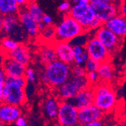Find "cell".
Wrapping results in <instances>:
<instances>
[{"instance_id": "1", "label": "cell", "mask_w": 126, "mask_h": 126, "mask_svg": "<svg viewBox=\"0 0 126 126\" xmlns=\"http://www.w3.org/2000/svg\"><path fill=\"white\" fill-rule=\"evenodd\" d=\"M94 92L93 104L104 114L111 112L116 107L118 97L112 84L98 82L92 86Z\"/></svg>"}, {"instance_id": "2", "label": "cell", "mask_w": 126, "mask_h": 126, "mask_svg": "<svg viewBox=\"0 0 126 126\" xmlns=\"http://www.w3.org/2000/svg\"><path fill=\"white\" fill-rule=\"evenodd\" d=\"M43 72L48 79V86L54 90L64 84L72 76L71 66L58 60L45 65Z\"/></svg>"}, {"instance_id": "3", "label": "cell", "mask_w": 126, "mask_h": 126, "mask_svg": "<svg viewBox=\"0 0 126 126\" xmlns=\"http://www.w3.org/2000/svg\"><path fill=\"white\" fill-rule=\"evenodd\" d=\"M54 42H70L76 37L86 33L84 28L69 15H64L59 24L57 26H54Z\"/></svg>"}, {"instance_id": "4", "label": "cell", "mask_w": 126, "mask_h": 126, "mask_svg": "<svg viewBox=\"0 0 126 126\" xmlns=\"http://www.w3.org/2000/svg\"><path fill=\"white\" fill-rule=\"evenodd\" d=\"M68 15L76 20L84 28L86 32L94 31L102 26L101 23L96 18L91 5L80 6L76 4L72 6Z\"/></svg>"}, {"instance_id": "5", "label": "cell", "mask_w": 126, "mask_h": 126, "mask_svg": "<svg viewBox=\"0 0 126 126\" xmlns=\"http://www.w3.org/2000/svg\"><path fill=\"white\" fill-rule=\"evenodd\" d=\"M2 102L21 107L27 102L25 88L18 85L11 78H8L3 86Z\"/></svg>"}, {"instance_id": "6", "label": "cell", "mask_w": 126, "mask_h": 126, "mask_svg": "<svg viewBox=\"0 0 126 126\" xmlns=\"http://www.w3.org/2000/svg\"><path fill=\"white\" fill-rule=\"evenodd\" d=\"M93 36L101 42L112 56L116 54L122 46L123 40L116 36L104 25L94 30Z\"/></svg>"}, {"instance_id": "7", "label": "cell", "mask_w": 126, "mask_h": 126, "mask_svg": "<svg viewBox=\"0 0 126 126\" xmlns=\"http://www.w3.org/2000/svg\"><path fill=\"white\" fill-rule=\"evenodd\" d=\"M89 59L94 60L100 63L110 61L112 55L101 42L94 36H90L84 45Z\"/></svg>"}, {"instance_id": "8", "label": "cell", "mask_w": 126, "mask_h": 126, "mask_svg": "<svg viewBox=\"0 0 126 126\" xmlns=\"http://www.w3.org/2000/svg\"><path fill=\"white\" fill-rule=\"evenodd\" d=\"M56 120L61 126H79L78 109L71 101L60 102Z\"/></svg>"}, {"instance_id": "9", "label": "cell", "mask_w": 126, "mask_h": 126, "mask_svg": "<svg viewBox=\"0 0 126 126\" xmlns=\"http://www.w3.org/2000/svg\"><path fill=\"white\" fill-rule=\"evenodd\" d=\"M122 3H118L117 0H115L112 3L90 5L94 10L96 18L104 25L109 20L119 15V6Z\"/></svg>"}, {"instance_id": "10", "label": "cell", "mask_w": 126, "mask_h": 126, "mask_svg": "<svg viewBox=\"0 0 126 126\" xmlns=\"http://www.w3.org/2000/svg\"><path fill=\"white\" fill-rule=\"evenodd\" d=\"M20 24L24 28L26 32L30 37H36L39 36L38 23L34 19L31 15L28 12L27 8H20V11L17 14Z\"/></svg>"}, {"instance_id": "11", "label": "cell", "mask_w": 126, "mask_h": 126, "mask_svg": "<svg viewBox=\"0 0 126 126\" xmlns=\"http://www.w3.org/2000/svg\"><path fill=\"white\" fill-rule=\"evenodd\" d=\"M54 48L56 54V59L70 66L73 65L74 56L72 45L68 42H54Z\"/></svg>"}, {"instance_id": "12", "label": "cell", "mask_w": 126, "mask_h": 126, "mask_svg": "<svg viewBox=\"0 0 126 126\" xmlns=\"http://www.w3.org/2000/svg\"><path fill=\"white\" fill-rule=\"evenodd\" d=\"M22 116V109L20 107L1 103L0 104V120L3 125H10Z\"/></svg>"}, {"instance_id": "13", "label": "cell", "mask_w": 126, "mask_h": 126, "mask_svg": "<svg viewBox=\"0 0 126 126\" xmlns=\"http://www.w3.org/2000/svg\"><path fill=\"white\" fill-rule=\"evenodd\" d=\"M104 116V113L94 104L78 110V120L79 125L94 121L101 120Z\"/></svg>"}, {"instance_id": "14", "label": "cell", "mask_w": 126, "mask_h": 126, "mask_svg": "<svg viewBox=\"0 0 126 126\" xmlns=\"http://www.w3.org/2000/svg\"><path fill=\"white\" fill-rule=\"evenodd\" d=\"M104 26L121 39H125L126 36V20L121 15L113 17L106 22Z\"/></svg>"}, {"instance_id": "15", "label": "cell", "mask_w": 126, "mask_h": 126, "mask_svg": "<svg viewBox=\"0 0 126 126\" xmlns=\"http://www.w3.org/2000/svg\"><path fill=\"white\" fill-rule=\"evenodd\" d=\"M6 58H9L23 65L28 66L32 61V55L29 48L24 44H20L13 51L6 53Z\"/></svg>"}, {"instance_id": "16", "label": "cell", "mask_w": 126, "mask_h": 126, "mask_svg": "<svg viewBox=\"0 0 126 126\" xmlns=\"http://www.w3.org/2000/svg\"><path fill=\"white\" fill-rule=\"evenodd\" d=\"M2 67L5 70L8 78H17L24 76L27 66L9 58H5Z\"/></svg>"}, {"instance_id": "17", "label": "cell", "mask_w": 126, "mask_h": 126, "mask_svg": "<svg viewBox=\"0 0 126 126\" xmlns=\"http://www.w3.org/2000/svg\"><path fill=\"white\" fill-rule=\"evenodd\" d=\"M54 96L58 98L60 102L71 101L74 98L76 94L79 92V91L70 80V79L58 88L54 89Z\"/></svg>"}, {"instance_id": "18", "label": "cell", "mask_w": 126, "mask_h": 126, "mask_svg": "<svg viewBox=\"0 0 126 126\" xmlns=\"http://www.w3.org/2000/svg\"><path fill=\"white\" fill-rule=\"evenodd\" d=\"M94 92L92 86L89 88L80 91L71 100L72 104L78 109H82L93 104Z\"/></svg>"}, {"instance_id": "19", "label": "cell", "mask_w": 126, "mask_h": 126, "mask_svg": "<svg viewBox=\"0 0 126 126\" xmlns=\"http://www.w3.org/2000/svg\"><path fill=\"white\" fill-rule=\"evenodd\" d=\"M20 24L17 15H6L3 17L2 23V34H5L7 36L11 37V35H17L21 28Z\"/></svg>"}, {"instance_id": "20", "label": "cell", "mask_w": 126, "mask_h": 126, "mask_svg": "<svg viewBox=\"0 0 126 126\" xmlns=\"http://www.w3.org/2000/svg\"><path fill=\"white\" fill-rule=\"evenodd\" d=\"M97 73L100 82L112 84L116 78L115 69L110 61L100 63Z\"/></svg>"}, {"instance_id": "21", "label": "cell", "mask_w": 126, "mask_h": 126, "mask_svg": "<svg viewBox=\"0 0 126 126\" xmlns=\"http://www.w3.org/2000/svg\"><path fill=\"white\" fill-rule=\"evenodd\" d=\"M60 101L55 96H49L43 101L42 110L44 115L48 119H56L58 115Z\"/></svg>"}, {"instance_id": "22", "label": "cell", "mask_w": 126, "mask_h": 126, "mask_svg": "<svg viewBox=\"0 0 126 126\" xmlns=\"http://www.w3.org/2000/svg\"><path fill=\"white\" fill-rule=\"evenodd\" d=\"M38 60L44 66L57 60L53 43L44 44L38 51Z\"/></svg>"}, {"instance_id": "23", "label": "cell", "mask_w": 126, "mask_h": 126, "mask_svg": "<svg viewBox=\"0 0 126 126\" xmlns=\"http://www.w3.org/2000/svg\"><path fill=\"white\" fill-rule=\"evenodd\" d=\"M20 7L15 0H0V13L3 16L17 15Z\"/></svg>"}, {"instance_id": "24", "label": "cell", "mask_w": 126, "mask_h": 126, "mask_svg": "<svg viewBox=\"0 0 126 126\" xmlns=\"http://www.w3.org/2000/svg\"><path fill=\"white\" fill-rule=\"evenodd\" d=\"M25 8L28 11V12L31 15V16L36 20L37 23L42 22V19L45 14L44 13L43 10L40 8V6L35 1L29 0Z\"/></svg>"}, {"instance_id": "25", "label": "cell", "mask_w": 126, "mask_h": 126, "mask_svg": "<svg viewBox=\"0 0 126 126\" xmlns=\"http://www.w3.org/2000/svg\"><path fill=\"white\" fill-rule=\"evenodd\" d=\"M20 43L18 42L8 36H5L0 40V45L5 54L13 51L18 47Z\"/></svg>"}, {"instance_id": "26", "label": "cell", "mask_w": 126, "mask_h": 126, "mask_svg": "<svg viewBox=\"0 0 126 126\" xmlns=\"http://www.w3.org/2000/svg\"><path fill=\"white\" fill-rule=\"evenodd\" d=\"M39 36L44 42H45V43H54L55 36L54 26H46L44 30L39 32Z\"/></svg>"}, {"instance_id": "27", "label": "cell", "mask_w": 126, "mask_h": 126, "mask_svg": "<svg viewBox=\"0 0 126 126\" xmlns=\"http://www.w3.org/2000/svg\"><path fill=\"white\" fill-rule=\"evenodd\" d=\"M70 80L76 87L79 91H82L91 87L86 76H71Z\"/></svg>"}, {"instance_id": "28", "label": "cell", "mask_w": 126, "mask_h": 126, "mask_svg": "<svg viewBox=\"0 0 126 126\" xmlns=\"http://www.w3.org/2000/svg\"><path fill=\"white\" fill-rule=\"evenodd\" d=\"M24 76L26 79L27 83H35L37 80V73L32 66H27Z\"/></svg>"}, {"instance_id": "29", "label": "cell", "mask_w": 126, "mask_h": 126, "mask_svg": "<svg viewBox=\"0 0 126 126\" xmlns=\"http://www.w3.org/2000/svg\"><path fill=\"white\" fill-rule=\"evenodd\" d=\"M100 63L94 61V60H91V59H88L84 64L85 69L87 73L88 72H97L99 66H100Z\"/></svg>"}, {"instance_id": "30", "label": "cell", "mask_w": 126, "mask_h": 126, "mask_svg": "<svg viewBox=\"0 0 126 126\" xmlns=\"http://www.w3.org/2000/svg\"><path fill=\"white\" fill-rule=\"evenodd\" d=\"M86 70L84 66L72 65L71 66V75L72 76H86Z\"/></svg>"}, {"instance_id": "31", "label": "cell", "mask_w": 126, "mask_h": 126, "mask_svg": "<svg viewBox=\"0 0 126 126\" xmlns=\"http://www.w3.org/2000/svg\"><path fill=\"white\" fill-rule=\"evenodd\" d=\"M86 78L88 79L89 83L91 86H94L97 85L98 82H100L99 77L97 72H88L86 73Z\"/></svg>"}, {"instance_id": "32", "label": "cell", "mask_w": 126, "mask_h": 126, "mask_svg": "<svg viewBox=\"0 0 126 126\" xmlns=\"http://www.w3.org/2000/svg\"><path fill=\"white\" fill-rule=\"evenodd\" d=\"M71 8H72V5L69 0H64V1H63L58 6L59 11L62 13H64L65 15L69 14Z\"/></svg>"}, {"instance_id": "33", "label": "cell", "mask_w": 126, "mask_h": 126, "mask_svg": "<svg viewBox=\"0 0 126 126\" xmlns=\"http://www.w3.org/2000/svg\"><path fill=\"white\" fill-rule=\"evenodd\" d=\"M13 79L14 81L20 87L26 88L27 85V82L26 79L24 78V76H20V77H17V78H11Z\"/></svg>"}, {"instance_id": "34", "label": "cell", "mask_w": 126, "mask_h": 126, "mask_svg": "<svg viewBox=\"0 0 126 126\" xmlns=\"http://www.w3.org/2000/svg\"><path fill=\"white\" fill-rule=\"evenodd\" d=\"M42 23L45 26H51L53 25V19L50 15H45L42 19Z\"/></svg>"}, {"instance_id": "35", "label": "cell", "mask_w": 126, "mask_h": 126, "mask_svg": "<svg viewBox=\"0 0 126 126\" xmlns=\"http://www.w3.org/2000/svg\"><path fill=\"white\" fill-rule=\"evenodd\" d=\"M16 126H28V122L24 116H20L15 122Z\"/></svg>"}, {"instance_id": "36", "label": "cell", "mask_w": 126, "mask_h": 126, "mask_svg": "<svg viewBox=\"0 0 126 126\" xmlns=\"http://www.w3.org/2000/svg\"><path fill=\"white\" fill-rule=\"evenodd\" d=\"M79 126H106L103 119L101 120H97V121H94L91 122L85 123L83 125H80Z\"/></svg>"}, {"instance_id": "37", "label": "cell", "mask_w": 126, "mask_h": 126, "mask_svg": "<svg viewBox=\"0 0 126 126\" xmlns=\"http://www.w3.org/2000/svg\"><path fill=\"white\" fill-rule=\"evenodd\" d=\"M115 0H89L90 4H108L112 3Z\"/></svg>"}, {"instance_id": "38", "label": "cell", "mask_w": 126, "mask_h": 126, "mask_svg": "<svg viewBox=\"0 0 126 126\" xmlns=\"http://www.w3.org/2000/svg\"><path fill=\"white\" fill-rule=\"evenodd\" d=\"M7 79L8 77L5 70H3V68L2 66H0V83L4 84L7 80Z\"/></svg>"}, {"instance_id": "39", "label": "cell", "mask_w": 126, "mask_h": 126, "mask_svg": "<svg viewBox=\"0 0 126 126\" xmlns=\"http://www.w3.org/2000/svg\"><path fill=\"white\" fill-rule=\"evenodd\" d=\"M39 78L40 82H41L43 85H48V79H47L46 76H45V74L44 73V72H42V73H39Z\"/></svg>"}, {"instance_id": "40", "label": "cell", "mask_w": 126, "mask_h": 126, "mask_svg": "<svg viewBox=\"0 0 126 126\" xmlns=\"http://www.w3.org/2000/svg\"><path fill=\"white\" fill-rule=\"evenodd\" d=\"M119 15L126 18V5L125 2H122L119 6Z\"/></svg>"}, {"instance_id": "41", "label": "cell", "mask_w": 126, "mask_h": 126, "mask_svg": "<svg viewBox=\"0 0 126 126\" xmlns=\"http://www.w3.org/2000/svg\"><path fill=\"white\" fill-rule=\"evenodd\" d=\"M15 1L20 8H24V6L27 5V4L28 3L29 0H15Z\"/></svg>"}, {"instance_id": "42", "label": "cell", "mask_w": 126, "mask_h": 126, "mask_svg": "<svg viewBox=\"0 0 126 126\" xmlns=\"http://www.w3.org/2000/svg\"><path fill=\"white\" fill-rule=\"evenodd\" d=\"M76 5H80V6H86V5H90V2H89V0H79Z\"/></svg>"}, {"instance_id": "43", "label": "cell", "mask_w": 126, "mask_h": 126, "mask_svg": "<svg viewBox=\"0 0 126 126\" xmlns=\"http://www.w3.org/2000/svg\"><path fill=\"white\" fill-rule=\"evenodd\" d=\"M4 16L0 13V36L2 34V23H3Z\"/></svg>"}, {"instance_id": "44", "label": "cell", "mask_w": 126, "mask_h": 126, "mask_svg": "<svg viewBox=\"0 0 126 126\" xmlns=\"http://www.w3.org/2000/svg\"><path fill=\"white\" fill-rule=\"evenodd\" d=\"M3 86H4V84H2V83H0V104H1V103H2Z\"/></svg>"}, {"instance_id": "45", "label": "cell", "mask_w": 126, "mask_h": 126, "mask_svg": "<svg viewBox=\"0 0 126 126\" xmlns=\"http://www.w3.org/2000/svg\"><path fill=\"white\" fill-rule=\"evenodd\" d=\"M45 27H46V26H45V24H43L42 22L38 23V30H39V32L40 31H42V30H44Z\"/></svg>"}, {"instance_id": "46", "label": "cell", "mask_w": 126, "mask_h": 126, "mask_svg": "<svg viewBox=\"0 0 126 126\" xmlns=\"http://www.w3.org/2000/svg\"><path fill=\"white\" fill-rule=\"evenodd\" d=\"M78 1H79V0H70V2L71 3H73V4H74V5H76V4H77V2H78Z\"/></svg>"}, {"instance_id": "47", "label": "cell", "mask_w": 126, "mask_h": 126, "mask_svg": "<svg viewBox=\"0 0 126 126\" xmlns=\"http://www.w3.org/2000/svg\"><path fill=\"white\" fill-rule=\"evenodd\" d=\"M4 125H3V123L1 122V120H0V126H3Z\"/></svg>"}, {"instance_id": "48", "label": "cell", "mask_w": 126, "mask_h": 126, "mask_svg": "<svg viewBox=\"0 0 126 126\" xmlns=\"http://www.w3.org/2000/svg\"><path fill=\"white\" fill-rule=\"evenodd\" d=\"M54 126H61V125H59V124H57V125H55Z\"/></svg>"}]
</instances>
